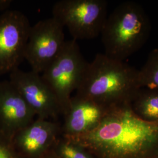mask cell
I'll return each mask as SVG.
<instances>
[{
	"label": "cell",
	"instance_id": "6da1fadb",
	"mask_svg": "<svg viewBox=\"0 0 158 158\" xmlns=\"http://www.w3.org/2000/svg\"><path fill=\"white\" fill-rule=\"evenodd\" d=\"M72 139L96 158H151L158 153V121L142 119L124 102L108 108L93 131Z\"/></svg>",
	"mask_w": 158,
	"mask_h": 158
},
{
	"label": "cell",
	"instance_id": "7a4b0ae2",
	"mask_svg": "<svg viewBox=\"0 0 158 158\" xmlns=\"http://www.w3.org/2000/svg\"><path fill=\"white\" fill-rule=\"evenodd\" d=\"M141 88L138 70L98 53L88 63L75 95L110 107L131 102Z\"/></svg>",
	"mask_w": 158,
	"mask_h": 158
},
{
	"label": "cell",
	"instance_id": "3957f363",
	"mask_svg": "<svg viewBox=\"0 0 158 158\" xmlns=\"http://www.w3.org/2000/svg\"><path fill=\"white\" fill-rule=\"evenodd\" d=\"M151 23L144 8L134 1H125L107 17L102 30L104 54L113 59H125L145 44Z\"/></svg>",
	"mask_w": 158,
	"mask_h": 158
},
{
	"label": "cell",
	"instance_id": "277c9868",
	"mask_svg": "<svg viewBox=\"0 0 158 158\" xmlns=\"http://www.w3.org/2000/svg\"><path fill=\"white\" fill-rule=\"evenodd\" d=\"M107 8L106 0H61L54 4L52 17L73 40H91L101 35Z\"/></svg>",
	"mask_w": 158,
	"mask_h": 158
},
{
	"label": "cell",
	"instance_id": "5b68a950",
	"mask_svg": "<svg viewBox=\"0 0 158 158\" xmlns=\"http://www.w3.org/2000/svg\"><path fill=\"white\" fill-rule=\"evenodd\" d=\"M88 63L77 41L71 40L66 41L59 55L41 74L60 103L63 114L72 97V93L79 87Z\"/></svg>",
	"mask_w": 158,
	"mask_h": 158
},
{
	"label": "cell",
	"instance_id": "8992f818",
	"mask_svg": "<svg viewBox=\"0 0 158 158\" xmlns=\"http://www.w3.org/2000/svg\"><path fill=\"white\" fill-rule=\"evenodd\" d=\"M65 43L63 27L53 17L32 26L25 53V59L31 70L42 73L59 55Z\"/></svg>",
	"mask_w": 158,
	"mask_h": 158
},
{
	"label": "cell",
	"instance_id": "52a82bcc",
	"mask_svg": "<svg viewBox=\"0 0 158 158\" xmlns=\"http://www.w3.org/2000/svg\"><path fill=\"white\" fill-rule=\"evenodd\" d=\"M31 27L22 12L9 10L0 16V75L11 73L25 60Z\"/></svg>",
	"mask_w": 158,
	"mask_h": 158
},
{
	"label": "cell",
	"instance_id": "ba28073f",
	"mask_svg": "<svg viewBox=\"0 0 158 158\" xmlns=\"http://www.w3.org/2000/svg\"><path fill=\"white\" fill-rule=\"evenodd\" d=\"M33 110L37 118L59 121L63 110L40 74L19 68L10 74L9 80Z\"/></svg>",
	"mask_w": 158,
	"mask_h": 158
},
{
	"label": "cell",
	"instance_id": "9c48e42d",
	"mask_svg": "<svg viewBox=\"0 0 158 158\" xmlns=\"http://www.w3.org/2000/svg\"><path fill=\"white\" fill-rule=\"evenodd\" d=\"M61 135L59 121L37 118L18 132L11 141L20 158H40L52 150Z\"/></svg>",
	"mask_w": 158,
	"mask_h": 158
},
{
	"label": "cell",
	"instance_id": "30bf717a",
	"mask_svg": "<svg viewBox=\"0 0 158 158\" xmlns=\"http://www.w3.org/2000/svg\"><path fill=\"white\" fill-rule=\"evenodd\" d=\"M36 115L17 89L8 81H0V132L13 136L35 119Z\"/></svg>",
	"mask_w": 158,
	"mask_h": 158
},
{
	"label": "cell",
	"instance_id": "8fae6325",
	"mask_svg": "<svg viewBox=\"0 0 158 158\" xmlns=\"http://www.w3.org/2000/svg\"><path fill=\"white\" fill-rule=\"evenodd\" d=\"M108 108L86 98L72 96L63 115L62 135L73 138L93 131L100 124Z\"/></svg>",
	"mask_w": 158,
	"mask_h": 158
},
{
	"label": "cell",
	"instance_id": "7c38bea8",
	"mask_svg": "<svg viewBox=\"0 0 158 158\" xmlns=\"http://www.w3.org/2000/svg\"><path fill=\"white\" fill-rule=\"evenodd\" d=\"M131 106L139 118L148 122H158V90L142 87L131 102Z\"/></svg>",
	"mask_w": 158,
	"mask_h": 158
},
{
	"label": "cell",
	"instance_id": "4fadbf2b",
	"mask_svg": "<svg viewBox=\"0 0 158 158\" xmlns=\"http://www.w3.org/2000/svg\"><path fill=\"white\" fill-rule=\"evenodd\" d=\"M52 150L60 158H96L73 139L63 135L58 138Z\"/></svg>",
	"mask_w": 158,
	"mask_h": 158
},
{
	"label": "cell",
	"instance_id": "5bb4252c",
	"mask_svg": "<svg viewBox=\"0 0 158 158\" xmlns=\"http://www.w3.org/2000/svg\"><path fill=\"white\" fill-rule=\"evenodd\" d=\"M141 87L158 90V48L151 52L147 61L139 70Z\"/></svg>",
	"mask_w": 158,
	"mask_h": 158
},
{
	"label": "cell",
	"instance_id": "9a60e30c",
	"mask_svg": "<svg viewBox=\"0 0 158 158\" xmlns=\"http://www.w3.org/2000/svg\"><path fill=\"white\" fill-rule=\"evenodd\" d=\"M0 158H21L12 145L11 139L0 132Z\"/></svg>",
	"mask_w": 158,
	"mask_h": 158
},
{
	"label": "cell",
	"instance_id": "2e32d148",
	"mask_svg": "<svg viewBox=\"0 0 158 158\" xmlns=\"http://www.w3.org/2000/svg\"><path fill=\"white\" fill-rule=\"evenodd\" d=\"M11 3V0H0V11L7 10Z\"/></svg>",
	"mask_w": 158,
	"mask_h": 158
},
{
	"label": "cell",
	"instance_id": "e0dca14e",
	"mask_svg": "<svg viewBox=\"0 0 158 158\" xmlns=\"http://www.w3.org/2000/svg\"><path fill=\"white\" fill-rule=\"evenodd\" d=\"M40 158H60L56 155L52 150L50 151L49 152L47 153L44 156Z\"/></svg>",
	"mask_w": 158,
	"mask_h": 158
},
{
	"label": "cell",
	"instance_id": "ac0fdd59",
	"mask_svg": "<svg viewBox=\"0 0 158 158\" xmlns=\"http://www.w3.org/2000/svg\"><path fill=\"white\" fill-rule=\"evenodd\" d=\"M151 158H158V153L156 154V155H154V156H153Z\"/></svg>",
	"mask_w": 158,
	"mask_h": 158
}]
</instances>
